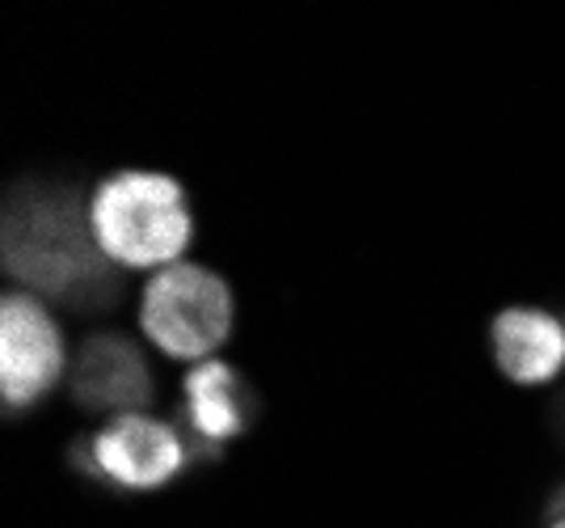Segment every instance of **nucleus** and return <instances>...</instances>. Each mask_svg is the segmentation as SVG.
I'll list each match as a JSON object with an SVG mask.
<instances>
[{"label": "nucleus", "instance_id": "1", "mask_svg": "<svg viewBox=\"0 0 565 528\" xmlns=\"http://www.w3.org/2000/svg\"><path fill=\"white\" fill-rule=\"evenodd\" d=\"M4 275L39 300L102 309L118 296L115 263L97 250L89 208L72 187L25 182L4 203Z\"/></svg>", "mask_w": 565, "mask_h": 528}, {"label": "nucleus", "instance_id": "2", "mask_svg": "<svg viewBox=\"0 0 565 528\" xmlns=\"http://www.w3.org/2000/svg\"><path fill=\"white\" fill-rule=\"evenodd\" d=\"M97 250L122 271H166L194 241L186 191L152 169H118L85 199Z\"/></svg>", "mask_w": 565, "mask_h": 528}, {"label": "nucleus", "instance_id": "3", "mask_svg": "<svg viewBox=\"0 0 565 528\" xmlns=\"http://www.w3.org/2000/svg\"><path fill=\"white\" fill-rule=\"evenodd\" d=\"M236 326V300L224 275L199 263H173L143 288L140 330L169 360L203 363L228 342Z\"/></svg>", "mask_w": 565, "mask_h": 528}, {"label": "nucleus", "instance_id": "4", "mask_svg": "<svg viewBox=\"0 0 565 528\" xmlns=\"http://www.w3.org/2000/svg\"><path fill=\"white\" fill-rule=\"evenodd\" d=\"M68 372L64 330L47 300L13 288L0 300V398L4 410H30L43 402Z\"/></svg>", "mask_w": 565, "mask_h": 528}, {"label": "nucleus", "instance_id": "5", "mask_svg": "<svg viewBox=\"0 0 565 528\" xmlns=\"http://www.w3.org/2000/svg\"><path fill=\"white\" fill-rule=\"evenodd\" d=\"M97 482L122 490H161L186 469L190 448L169 423L152 414H118L89 440Z\"/></svg>", "mask_w": 565, "mask_h": 528}, {"label": "nucleus", "instance_id": "6", "mask_svg": "<svg viewBox=\"0 0 565 528\" xmlns=\"http://www.w3.org/2000/svg\"><path fill=\"white\" fill-rule=\"evenodd\" d=\"M68 389L89 414H140L152 402V372L143 351L122 335H94L81 342Z\"/></svg>", "mask_w": 565, "mask_h": 528}, {"label": "nucleus", "instance_id": "7", "mask_svg": "<svg viewBox=\"0 0 565 528\" xmlns=\"http://www.w3.org/2000/svg\"><path fill=\"white\" fill-rule=\"evenodd\" d=\"M490 347L507 381L548 384L565 368V321L544 309H502L490 326Z\"/></svg>", "mask_w": 565, "mask_h": 528}, {"label": "nucleus", "instance_id": "8", "mask_svg": "<svg viewBox=\"0 0 565 528\" xmlns=\"http://www.w3.org/2000/svg\"><path fill=\"white\" fill-rule=\"evenodd\" d=\"M249 423H254V393L233 363H194L186 372V427L207 444V453L249 432Z\"/></svg>", "mask_w": 565, "mask_h": 528}, {"label": "nucleus", "instance_id": "9", "mask_svg": "<svg viewBox=\"0 0 565 528\" xmlns=\"http://www.w3.org/2000/svg\"><path fill=\"white\" fill-rule=\"evenodd\" d=\"M548 520H553V525H557V520H565V486L553 495V499H548Z\"/></svg>", "mask_w": 565, "mask_h": 528}, {"label": "nucleus", "instance_id": "10", "mask_svg": "<svg viewBox=\"0 0 565 528\" xmlns=\"http://www.w3.org/2000/svg\"><path fill=\"white\" fill-rule=\"evenodd\" d=\"M548 528H565V520H557V525H548Z\"/></svg>", "mask_w": 565, "mask_h": 528}]
</instances>
